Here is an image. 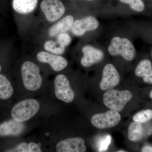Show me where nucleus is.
Returning a JSON list of instances; mask_svg holds the SVG:
<instances>
[{"label": "nucleus", "instance_id": "26", "mask_svg": "<svg viewBox=\"0 0 152 152\" xmlns=\"http://www.w3.org/2000/svg\"><path fill=\"white\" fill-rule=\"evenodd\" d=\"M2 70V66L0 64V73H1V72Z\"/></svg>", "mask_w": 152, "mask_h": 152}, {"label": "nucleus", "instance_id": "18", "mask_svg": "<svg viewBox=\"0 0 152 152\" xmlns=\"http://www.w3.org/2000/svg\"><path fill=\"white\" fill-rule=\"evenodd\" d=\"M142 126L141 124L134 122L129 127L128 137L131 141L135 142L141 138L143 134Z\"/></svg>", "mask_w": 152, "mask_h": 152}, {"label": "nucleus", "instance_id": "21", "mask_svg": "<svg viewBox=\"0 0 152 152\" xmlns=\"http://www.w3.org/2000/svg\"><path fill=\"white\" fill-rule=\"evenodd\" d=\"M124 4H127L133 10L141 12L145 9V4L142 0H119Z\"/></svg>", "mask_w": 152, "mask_h": 152}, {"label": "nucleus", "instance_id": "6", "mask_svg": "<svg viewBox=\"0 0 152 152\" xmlns=\"http://www.w3.org/2000/svg\"><path fill=\"white\" fill-rule=\"evenodd\" d=\"M121 119L118 112L110 110L105 113L95 114L91 119V123L95 127L103 129L117 126Z\"/></svg>", "mask_w": 152, "mask_h": 152}, {"label": "nucleus", "instance_id": "16", "mask_svg": "<svg viewBox=\"0 0 152 152\" xmlns=\"http://www.w3.org/2000/svg\"><path fill=\"white\" fill-rule=\"evenodd\" d=\"M38 0H13L12 5L18 13L26 15L31 13L35 9Z\"/></svg>", "mask_w": 152, "mask_h": 152}, {"label": "nucleus", "instance_id": "23", "mask_svg": "<svg viewBox=\"0 0 152 152\" xmlns=\"http://www.w3.org/2000/svg\"><path fill=\"white\" fill-rule=\"evenodd\" d=\"M112 137L110 135H107L102 138L98 144L99 152L105 151L108 148L109 145L111 142Z\"/></svg>", "mask_w": 152, "mask_h": 152}, {"label": "nucleus", "instance_id": "17", "mask_svg": "<svg viewBox=\"0 0 152 152\" xmlns=\"http://www.w3.org/2000/svg\"><path fill=\"white\" fill-rule=\"evenodd\" d=\"M13 92V88L9 79L4 75L0 74V99H8Z\"/></svg>", "mask_w": 152, "mask_h": 152}, {"label": "nucleus", "instance_id": "5", "mask_svg": "<svg viewBox=\"0 0 152 152\" xmlns=\"http://www.w3.org/2000/svg\"><path fill=\"white\" fill-rule=\"evenodd\" d=\"M54 86L57 99L66 103H70L74 100L75 92L66 76L63 74L57 75L54 81Z\"/></svg>", "mask_w": 152, "mask_h": 152}, {"label": "nucleus", "instance_id": "1", "mask_svg": "<svg viewBox=\"0 0 152 152\" xmlns=\"http://www.w3.org/2000/svg\"><path fill=\"white\" fill-rule=\"evenodd\" d=\"M22 82L26 90L35 92L42 88V77L40 70L37 65L31 61H26L23 63L21 67Z\"/></svg>", "mask_w": 152, "mask_h": 152}, {"label": "nucleus", "instance_id": "27", "mask_svg": "<svg viewBox=\"0 0 152 152\" xmlns=\"http://www.w3.org/2000/svg\"><path fill=\"white\" fill-rule=\"evenodd\" d=\"M117 152H126V151H123V150H119V151H118Z\"/></svg>", "mask_w": 152, "mask_h": 152}, {"label": "nucleus", "instance_id": "13", "mask_svg": "<svg viewBox=\"0 0 152 152\" xmlns=\"http://www.w3.org/2000/svg\"><path fill=\"white\" fill-rule=\"evenodd\" d=\"M25 129L24 123L18 122L12 118L0 124V136H18L23 133Z\"/></svg>", "mask_w": 152, "mask_h": 152}, {"label": "nucleus", "instance_id": "4", "mask_svg": "<svg viewBox=\"0 0 152 152\" xmlns=\"http://www.w3.org/2000/svg\"><path fill=\"white\" fill-rule=\"evenodd\" d=\"M108 51L111 56H121L127 61H132L136 56L135 48L131 41L119 37L112 38Z\"/></svg>", "mask_w": 152, "mask_h": 152}, {"label": "nucleus", "instance_id": "7", "mask_svg": "<svg viewBox=\"0 0 152 152\" xmlns=\"http://www.w3.org/2000/svg\"><path fill=\"white\" fill-rule=\"evenodd\" d=\"M41 10L48 21L59 20L65 12L66 9L61 0H43L40 4Z\"/></svg>", "mask_w": 152, "mask_h": 152}, {"label": "nucleus", "instance_id": "2", "mask_svg": "<svg viewBox=\"0 0 152 152\" xmlns=\"http://www.w3.org/2000/svg\"><path fill=\"white\" fill-rule=\"evenodd\" d=\"M40 108V104L36 99H27L15 104L11 110L12 118L24 123L35 116Z\"/></svg>", "mask_w": 152, "mask_h": 152}, {"label": "nucleus", "instance_id": "22", "mask_svg": "<svg viewBox=\"0 0 152 152\" xmlns=\"http://www.w3.org/2000/svg\"><path fill=\"white\" fill-rule=\"evenodd\" d=\"M57 37V42L62 46L65 48L69 46L72 42V38L67 33H62Z\"/></svg>", "mask_w": 152, "mask_h": 152}, {"label": "nucleus", "instance_id": "28", "mask_svg": "<svg viewBox=\"0 0 152 152\" xmlns=\"http://www.w3.org/2000/svg\"></svg>", "mask_w": 152, "mask_h": 152}, {"label": "nucleus", "instance_id": "9", "mask_svg": "<svg viewBox=\"0 0 152 152\" xmlns=\"http://www.w3.org/2000/svg\"><path fill=\"white\" fill-rule=\"evenodd\" d=\"M57 152H84L87 150L85 140L80 137L69 138L60 141L56 144Z\"/></svg>", "mask_w": 152, "mask_h": 152}, {"label": "nucleus", "instance_id": "19", "mask_svg": "<svg viewBox=\"0 0 152 152\" xmlns=\"http://www.w3.org/2000/svg\"><path fill=\"white\" fill-rule=\"evenodd\" d=\"M65 48L61 45L57 41H47L44 45V48L47 52L58 55L63 54L65 51Z\"/></svg>", "mask_w": 152, "mask_h": 152}, {"label": "nucleus", "instance_id": "11", "mask_svg": "<svg viewBox=\"0 0 152 152\" xmlns=\"http://www.w3.org/2000/svg\"><path fill=\"white\" fill-rule=\"evenodd\" d=\"M99 26V22L96 18L89 16L75 20L71 30L74 35L80 37L86 32L96 29Z\"/></svg>", "mask_w": 152, "mask_h": 152}, {"label": "nucleus", "instance_id": "24", "mask_svg": "<svg viewBox=\"0 0 152 152\" xmlns=\"http://www.w3.org/2000/svg\"><path fill=\"white\" fill-rule=\"evenodd\" d=\"M143 152H152V147L151 146H146L144 147L142 150Z\"/></svg>", "mask_w": 152, "mask_h": 152}, {"label": "nucleus", "instance_id": "20", "mask_svg": "<svg viewBox=\"0 0 152 152\" xmlns=\"http://www.w3.org/2000/svg\"><path fill=\"white\" fill-rule=\"evenodd\" d=\"M152 119V110H144L136 114L133 118L134 122L143 124L149 121Z\"/></svg>", "mask_w": 152, "mask_h": 152}, {"label": "nucleus", "instance_id": "14", "mask_svg": "<svg viewBox=\"0 0 152 152\" xmlns=\"http://www.w3.org/2000/svg\"><path fill=\"white\" fill-rule=\"evenodd\" d=\"M74 22L72 16H66L50 28L48 31L49 36L53 37L62 33L66 32L71 29Z\"/></svg>", "mask_w": 152, "mask_h": 152}, {"label": "nucleus", "instance_id": "15", "mask_svg": "<svg viewBox=\"0 0 152 152\" xmlns=\"http://www.w3.org/2000/svg\"><path fill=\"white\" fill-rule=\"evenodd\" d=\"M135 74L137 77H142L145 83L152 84V65L149 60L141 61L136 68Z\"/></svg>", "mask_w": 152, "mask_h": 152}, {"label": "nucleus", "instance_id": "8", "mask_svg": "<svg viewBox=\"0 0 152 152\" xmlns=\"http://www.w3.org/2000/svg\"><path fill=\"white\" fill-rule=\"evenodd\" d=\"M37 59L39 62L47 64L56 72H60L67 66L68 61L61 55H58L46 51H40L37 55Z\"/></svg>", "mask_w": 152, "mask_h": 152}, {"label": "nucleus", "instance_id": "25", "mask_svg": "<svg viewBox=\"0 0 152 152\" xmlns=\"http://www.w3.org/2000/svg\"><path fill=\"white\" fill-rule=\"evenodd\" d=\"M150 96L152 99V90L150 93Z\"/></svg>", "mask_w": 152, "mask_h": 152}, {"label": "nucleus", "instance_id": "3", "mask_svg": "<svg viewBox=\"0 0 152 152\" xmlns=\"http://www.w3.org/2000/svg\"><path fill=\"white\" fill-rule=\"evenodd\" d=\"M133 94L129 90H107L103 95L104 104L110 110L121 112L132 99Z\"/></svg>", "mask_w": 152, "mask_h": 152}, {"label": "nucleus", "instance_id": "12", "mask_svg": "<svg viewBox=\"0 0 152 152\" xmlns=\"http://www.w3.org/2000/svg\"><path fill=\"white\" fill-rule=\"evenodd\" d=\"M83 57L80 60L83 66L89 67L100 62L104 58L103 52L90 45H86L82 48Z\"/></svg>", "mask_w": 152, "mask_h": 152}, {"label": "nucleus", "instance_id": "10", "mask_svg": "<svg viewBox=\"0 0 152 152\" xmlns=\"http://www.w3.org/2000/svg\"><path fill=\"white\" fill-rule=\"evenodd\" d=\"M120 80L119 74L115 66L112 64H107L103 70L100 87L102 91L112 89L119 84Z\"/></svg>", "mask_w": 152, "mask_h": 152}]
</instances>
